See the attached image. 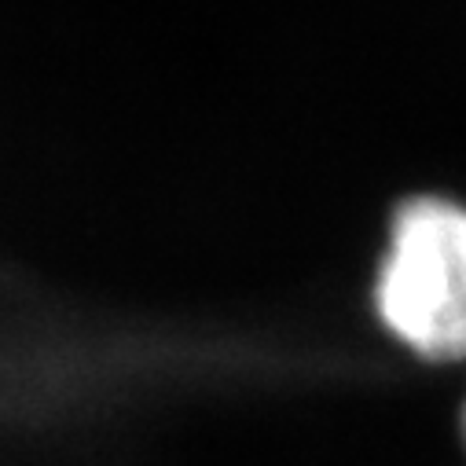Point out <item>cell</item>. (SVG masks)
Segmentation results:
<instances>
[{
	"mask_svg": "<svg viewBox=\"0 0 466 466\" xmlns=\"http://www.w3.org/2000/svg\"><path fill=\"white\" fill-rule=\"evenodd\" d=\"M462 433H466V411H462Z\"/></svg>",
	"mask_w": 466,
	"mask_h": 466,
	"instance_id": "2",
	"label": "cell"
},
{
	"mask_svg": "<svg viewBox=\"0 0 466 466\" xmlns=\"http://www.w3.org/2000/svg\"><path fill=\"white\" fill-rule=\"evenodd\" d=\"M382 327L433 364L466 360V206L422 195L390 224L375 279Z\"/></svg>",
	"mask_w": 466,
	"mask_h": 466,
	"instance_id": "1",
	"label": "cell"
}]
</instances>
